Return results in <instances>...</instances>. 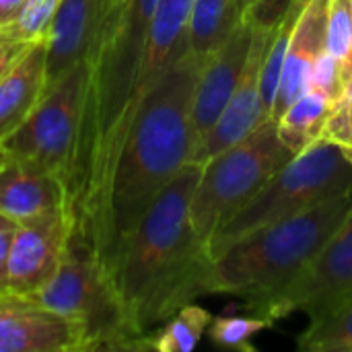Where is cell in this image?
Wrapping results in <instances>:
<instances>
[{"instance_id": "11", "label": "cell", "mask_w": 352, "mask_h": 352, "mask_svg": "<svg viewBox=\"0 0 352 352\" xmlns=\"http://www.w3.org/2000/svg\"><path fill=\"white\" fill-rule=\"evenodd\" d=\"M254 27L256 23L248 10L245 16L239 21V25L231 31V35L219 45V50L202 66L194 91V101H192V138H194L192 161L198 155L208 132L225 111L239 82L241 70L245 66L252 47Z\"/></svg>"}, {"instance_id": "2", "label": "cell", "mask_w": 352, "mask_h": 352, "mask_svg": "<svg viewBox=\"0 0 352 352\" xmlns=\"http://www.w3.org/2000/svg\"><path fill=\"white\" fill-rule=\"evenodd\" d=\"M200 175L202 165H186L111 258L109 276L140 351L142 340L184 305L210 295L212 258L190 223Z\"/></svg>"}, {"instance_id": "13", "label": "cell", "mask_w": 352, "mask_h": 352, "mask_svg": "<svg viewBox=\"0 0 352 352\" xmlns=\"http://www.w3.org/2000/svg\"><path fill=\"white\" fill-rule=\"evenodd\" d=\"M0 352H85V338L37 299L0 293Z\"/></svg>"}, {"instance_id": "23", "label": "cell", "mask_w": 352, "mask_h": 352, "mask_svg": "<svg viewBox=\"0 0 352 352\" xmlns=\"http://www.w3.org/2000/svg\"><path fill=\"white\" fill-rule=\"evenodd\" d=\"M326 47L338 62L340 78L346 89L352 80V0H330Z\"/></svg>"}, {"instance_id": "19", "label": "cell", "mask_w": 352, "mask_h": 352, "mask_svg": "<svg viewBox=\"0 0 352 352\" xmlns=\"http://www.w3.org/2000/svg\"><path fill=\"white\" fill-rule=\"evenodd\" d=\"M332 101L316 91L307 89L276 122V132L280 142L295 155L307 151L324 134L326 122L332 111Z\"/></svg>"}, {"instance_id": "15", "label": "cell", "mask_w": 352, "mask_h": 352, "mask_svg": "<svg viewBox=\"0 0 352 352\" xmlns=\"http://www.w3.org/2000/svg\"><path fill=\"white\" fill-rule=\"evenodd\" d=\"M328 6L330 0H307L295 21L272 109V122H278V118L309 89L314 64L326 50Z\"/></svg>"}, {"instance_id": "30", "label": "cell", "mask_w": 352, "mask_h": 352, "mask_svg": "<svg viewBox=\"0 0 352 352\" xmlns=\"http://www.w3.org/2000/svg\"><path fill=\"white\" fill-rule=\"evenodd\" d=\"M23 4L25 0H0V27L10 23L19 14Z\"/></svg>"}, {"instance_id": "5", "label": "cell", "mask_w": 352, "mask_h": 352, "mask_svg": "<svg viewBox=\"0 0 352 352\" xmlns=\"http://www.w3.org/2000/svg\"><path fill=\"white\" fill-rule=\"evenodd\" d=\"M351 186L352 163L338 144L320 138L280 167L217 229L208 241V254L214 260L233 243L291 219Z\"/></svg>"}, {"instance_id": "3", "label": "cell", "mask_w": 352, "mask_h": 352, "mask_svg": "<svg viewBox=\"0 0 352 352\" xmlns=\"http://www.w3.org/2000/svg\"><path fill=\"white\" fill-rule=\"evenodd\" d=\"M206 60L186 54L140 107L111 179L99 260L111 258L159 194L192 163V101Z\"/></svg>"}, {"instance_id": "33", "label": "cell", "mask_w": 352, "mask_h": 352, "mask_svg": "<svg viewBox=\"0 0 352 352\" xmlns=\"http://www.w3.org/2000/svg\"><path fill=\"white\" fill-rule=\"evenodd\" d=\"M340 105H344V103H340ZM346 107V111H349V118H351V128H352V107L351 105H344ZM340 148H352V144L351 146H340Z\"/></svg>"}, {"instance_id": "25", "label": "cell", "mask_w": 352, "mask_h": 352, "mask_svg": "<svg viewBox=\"0 0 352 352\" xmlns=\"http://www.w3.org/2000/svg\"><path fill=\"white\" fill-rule=\"evenodd\" d=\"M272 324L260 316H219L212 318L206 334L217 346L235 349V351H254L252 338Z\"/></svg>"}, {"instance_id": "10", "label": "cell", "mask_w": 352, "mask_h": 352, "mask_svg": "<svg viewBox=\"0 0 352 352\" xmlns=\"http://www.w3.org/2000/svg\"><path fill=\"white\" fill-rule=\"evenodd\" d=\"M72 231L66 206L19 223L8 256V293L35 297L58 272Z\"/></svg>"}, {"instance_id": "28", "label": "cell", "mask_w": 352, "mask_h": 352, "mask_svg": "<svg viewBox=\"0 0 352 352\" xmlns=\"http://www.w3.org/2000/svg\"><path fill=\"white\" fill-rule=\"evenodd\" d=\"M19 223L0 214V293H8V256Z\"/></svg>"}, {"instance_id": "20", "label": "cell", "mask_w": 352, "mask_h": 352, "mask_svg": "<svg viewBox=\"0 0 352 352\" xmlns=\"http://www.w3.org/2000/svg\"><path fill=\"white\" fill-rule=\"evenodd\" d=\"M210 322L212 316L208 309L188 303L142 340V351L192 352L200 344Z\"/></svg>"}, {"instance_id": "4", "label": "cell", "mask_w": 352, "mask_h": 352, "mask_svg": "<svg viewBox=\"0 0 352 352\" xmlns=\"http://www.w3.org/2000/svg\"><path fill=\"white\" fill-rule=\"evenodd\" d=\"M351 214L352 186L233 243L212 260L210 295H237L252 303L278 291L316 258Z\"/></svg>"}, {"instance_id": "14", "label": "cell", "mask_w": 352, "mask_h": 352, "mask_svg": "<svg viewBox=\"0 0 352 352\" xmlns=\"http://www.w3.org/2000/svg\"><path fill=\"white\" fill-rule=\"evenodd\" d=\"M109 10V0H62L45 35L47 91L91 56Z\"/></svg>"}, {"instance_id": "8", "label": "cell", "mask_w": 352, "mask_h": 352, "mask_svg": "<svg viewBox=\"0 0 352 352\" xmlns=\"http://www.w3.org/2000/svg\"><path fill=\"white\" fill-rule=\"evenodd\" d=\"M87 82V60L66 72L47 91L29 120L2 142L6 155L16 157L64 184L70 171Z\"/></svg>"}, {"instance_id": "16", "label": "cell", "mask_w": 352, "mask_h": 352, "mask_svg": "<svg viewBox=\"0 0 352 352\" xmlns=\"http://www.w3.org/2000/svg\"><path fill=\"white\" fill-rule=\"evenodd\" d=\"M60 206H66V190L58 177L6 155L0 167V214L23 223Z\"/></svg>"}, {"instance_id": "7", "label": "cell", "mask_w": 352, "mask_h": 352, "mask_svg": "<svg viewBox=\"0 0 352 352\" xmlns=\"http://www.w3.org/2000/svg\"><path fill=\"white\" fill-rule=\"evenodd\" d=\"M291 159L293 153L280 142L276 122L268 120L248 138L204 163L190 204L194 233L208 245L217 229Z\"/></svg>"}, {"instance_id": "31", "label": "cell", "mask_w": 352, "mask_h": 352, "mask_svg": "<svg viewBox=\"0 0 352 352\" xmlns=\"http://www.w3.org/2000/svg\"><path fill=\"white\" fill-rule=\"evenodd\" d=\"M336 103H344V105H351L352 107V80L346 85V89H344V93H342V97L336 101Z\"/></svg>"}, {"instance_id": "6", "label": "cell", "mask_w": 352, "mask_h": 352, "mask_svg": "<svg viewBox=\"0 0 352 352\" xmlns=\"http://www.w3.org/2000/svg\"><path fill=\"white\" fill-rule=\"evenodd\" d=\"M33 299L78 326L85 352L140 351L109 272L74 231L58 272Z\"/></svg>"}, {"instance_id": "22", "label": "cell", "mask_w": 352, "mask_h": 352, "mask_svg": "<svg viewBox=\"0 0 352 352\" xmlns=\"http://www.w3.org/2000/svg\"><path fill=\"white\" fill-rule=\"evenodd\" d=\"M303 6L305 4L289 8L287 14L272 29V37H270V43H268L264 66H262V80H260V87H262V111H264L266 120H272V109H274V101H276V95H278L283 66H285V56H287V50H289V41H291L295 21H297Z\"/></svg>"}, {"instance_id": "34", "label": "cell", "mask_w": 352, "mask_h": 352, "mask_svg": "<svg viewBox=\"0 0 352 352\" xmlns=\"http://www.w3.org/2000/svg\"><path fill=\"white\" fill-rule=\"evenodd\" d=\"M6 161V151L2 148V144H0V167H2V163Z\"/></svg>"}, {"instance_id": "12", "label": "cell", "mask_w": 352, "mask_h": 352, "mask_svg": "<svg viewBox=\"0 0 352 352\" xmlns=\"http://www.w3.org/2000/svg\"><path fill=\"white\" fill-rule=\"evenodd\" d=\"M272 29L274 27H268V25L254 27L252 47H250L245 66L241 70L239 82H237L225 111L221 113V118L208 132L206 140L202 142V146L192 163H198V165L208 163L217 155L225 153L233 144L248 138L264 122H268L262 111L260 80H262V66H264V58H266L268 43L272 37Z\"/></svg>"}, {"instance_id": "32", "label": "cell", "mask_w": 352, "mask_h": 352, "mask_svg": "<svg viewBox=\"0 0 352 352\" xmlns=\"http://www.w3.org/2000/svg\"><path fill=\"white\" fill-rule=\"evenodd\" d=\"M124 4H126V0H109V8H120Z\"/></svg>"}, {"instance_id": "35", "label": "cell", "mask_w": 352, "mask_h": 352, "mask_svg": "<svg viewBox=\"0 0 352 352\" xmlns=\"http://www.w3.org/2000/svg\"><path fill=\"white\" fill-rule=\"evenodd\" d=\"M342 153L346 155V159L352 163V148H342Z\"/></svg>"}, {"instance_id": "24", "label": "cell", "mask_w": 352, "mask_h": 352, "mask_svg": "<svg viewBox=\"0 0 352 352\" xmlns=\"http://www.w3.org/2000/svg\"><path fill=\"white\" fill-rule=\"evenodd\" d=\"M62 0H25L19 14L0 27L4 41H39L45 39L47 29L60 8Z\"/></svg>"}, {"instance_id": "1", "label": "cell", "mask_w": 352, "mask_h": 352, "mask_svg": "<svg viewBox=\"0 0 352 352\" xmlns=\"http://www.w3.org/2000/svg\"><path fill=\"white\" fill-rule=\"evenodd\" d=\"M159 0H126L111 8L87 58L82 111L66 179V206L74 233L99 256L111 179L140 113V76Z\"/></svg>"}, {"instance_id": "21", "label": "cell", "mask_w": 352, "mask_h": 352, "mask_svg": "<svg viewBox=\"0 0 352 352\" xmlns=\"http://www.w3.org/2000/svg\"><path fill=\"white\" fill-rule=\"evenodd\" d=\"M297 346L301 352H352V295L309 320Z\"/></svg>"}, {"instance_id": "27", "label": "cell", "mask_w": 352, "mask_h": 352, "mask_svg": "<svg viewBox=\"0 0 352 352\" xmlns=\"http://www.w3.org/2000/svg\"><path fill=\"white\" fill-rule=\"evenodd\" d=\"M307 0H250V14L256 25L274 27L289 8L305 4Z\"/></svg>"}, {"instance_id": "26", "label": "cell", "mask_w": 352, "mask_h": 352, "mask_svg": "<svg viewBox=\"0 0 352 352\" xmlns=\"http://www.w3.org/2000/svg\"><path fill=\"white\" fill-rule=\"evenodd\" d=\"M309 89H316V91L324 93L332 103H336L342 97V93H344V85H342V78H340L338 62L328 52V47L320 54V58L314 64L311 78H309Z\"/></svg>"}, {"instance_id": "9", "label": "cell", "mask_w": 352, "mask_h": 352, "mask_svg": "<svg viewBox=\"0 0 352 352\" xmlns=\"http://www.w3.org/2000/svg\"><path fill=\"white\" fill-rule=\"evenodd\" d=\"M349 295H352V214L289 283L258 301L245 303V307L270 324L293 314H305L314 320Z\"/></svg>"}, {"instance_id": "29", "label": "cell", "mask_w": 352, "mask_h": 352, "mask_svg": "<svg viewBox=\"0 0 352 352\" xmlns=\"http://www.w3.org/2000/svg\"><path fill=\"white\" fill-rule=\"evenodd\" d=\"M35 45V41H4L0 39V78L12 70L25 56L27 52Z\"/></svg>"}, {"instance_id": "17", "label": "cell", "mask_w": 352, "mask_h": 352, "mask_svg": "<svg viewBox=\"0 0 352 352\" xmlns=\"http://www.w3.org/2000/svg\"><path fill=\"white\" fill-rule=\"evenodd\" d=\"M47 95V45L35 41L27 56L0 78V144L12 136Z\"/></svg>"}, {"instance_id": "18", "label": "cell", "mask_w": 352, "mask_h": 352, "mask_svg": "<svg viewBox=\"0 0 352 352\" xmlns=\"http://www.w3.org/2000/svg\"><path fill=\"white\" fill-rule=\"evenodd\" d=\"M250 10V0H194L188 21V54L208 60Z\"/></svg>"}]
</instances>
